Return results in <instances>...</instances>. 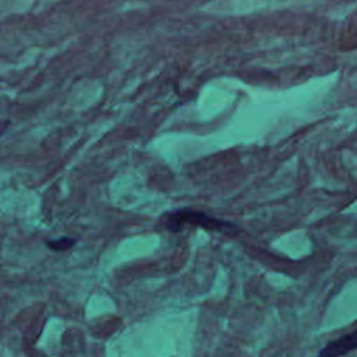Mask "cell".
Here are the masks:
<instances>
[{
	"mask_svg": "<svg viewBox=\"0 0 357 357\" xmlns=\"http://www.w3.org/2000/svg\"><path fill=\"white\" fill-rule=\"evenodd\" d=\"M356 349H357V329L333 342H329L325 347L321 349L318 356L319 357H342Z\"/></svg>",
	"mask_w": 357,
	"mask_h": 357,
	"instance_id": "obj_2",
	"label": "cell"
},
{
	"mask_svg": "<svg viewBox=\"0 0 357 357\" xmlns=\"http://www.w3.org/2000/svg\"><path fill=\"white\" fill-rule=\"evenodd\" d=\"M163 223L167 230L174 231V233L180 231L185 223H191V225L201 226L204 229L215 230V231L234 233L237 230V226L231 222H226V220L209 216L202 211H195V209H188V208L165 213Z\"/></svg>",
	"mask_w": 357,
	"mask_h": 357,
	"instance_id": "obj_1",
	"label": "cell"
},
{
	"mask_svg": "<svg viewBox=\"0 0 357 357\" xmlns=\"http://www.w3.org/2000/svg\"><path fill=\"white\" fill-rule=\"evenodd\" d=\"M45 244H46L50 250L57 251V252H61V251L70 250V248L75 244V240L71 238V237L63 236V237H57V238H53V240H46Z\"/></svg>",
	"mask_w": 357,
	"mask_h": 357,
	"instance_id": "obj_3",
	"label": "cell"
}]
</instances>
